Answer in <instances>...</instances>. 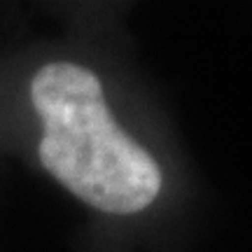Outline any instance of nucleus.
Here are the masks:
<instances>
[{
  "label": "nucleus",
  "mask_w": 252,
  "mask_h": 252,
  "mask_svg": "<svg viewBox=\"0 0 252 252\" xmlns=\"http://www.w3.org/2000/svg\"><path fill=\"white\" fill-rule=\"evenodd\" d=\"M28 94L42 119L37 159L63 189L108 215H135L157 201L161 168L112 117L91 68L45 63L31 77Z\"/></svg>",
  "instance_id": "f257e3e1"
}]
</instances>
